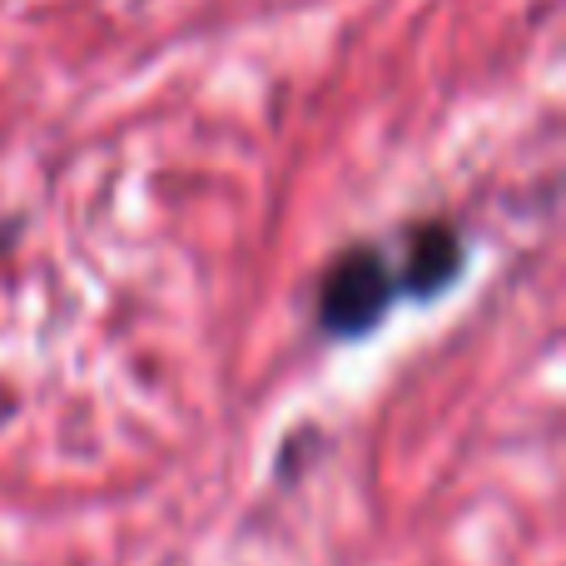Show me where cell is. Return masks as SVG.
<instances>
[{
	"label": "cell",
	"instance_id": "cell-1",
	"mask_svg": "<svg viewBox=\"0 0 566 566\" xmlns=\"http://www.w3.org/2000/svg\"><path fill=\"white\" fill-rule=\"evenodd\" d=\"M392 303H398V274L382 259L378 244H348L318 279V298H313V318L318 333L333 343H358L388 323Z\"/></svg>",
	"mask_w": 566,
	"mask_h": 566
},
{
	"label": "cell",
	"instance_id": "cell-2",
	"mask_svg": "<svg viewBox=\"0 0 566 566\" xmlns=\"http://www.w3.org/2000/svg\"><path fill=\"white\" fill-rule=\"evenodd\" d=\"M468 269V239H462L458 224L448 219H422L408 234V259L398 269V293L428 303L438 293H448L452 283Z\"/></svg>",
	"mask_w": 566,
	"mask_h": 566
},
{
	"label": "cell",
	"instance_id": "cell-3",
	"mask_svg": "<svg viewBox=\"0 0 566 566\" xmlns=\"http://www.w3.org/2000/svg\"><path fill=\"white\" fill-rule=\"evenodd\" d=\"M10 239H15V224H0V259H6V249H10Z\"/></svg>",
	"mask_w": 566,
	"mask_h": 566
}]
</instances>
